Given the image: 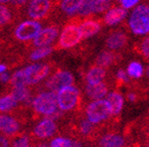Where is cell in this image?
<instances>
[{"mask_svg":"<svg viewBox=\"0 0 149 147\" xmlns=\"http://www.w3.org/2000/svg\"><path fill=\"white\" fill-rule=\"evenodd\" d=\"M31 108L34 115V118L38 116L49 117L57 111V92H42L37 94L32 99Z\"/></svg>","mask_w":149,"mask_h":147,"instance_id":"1","label":"cell"},{"mask_svg":"<svg viewBox=\"0 0 149 147\" xmlns=\"http://www.w3.org/2000/svg\"><path fill=\"white\" fill-rule=\"evenodd\" d=\"M130 28L134 34L145 35L149 33V5L136 7L130 18Z\"/></svg>","mask_w":149,"mask_h":147,"instance_id":"2","label":"cell"},{"mask_svg":"<svg viewBox=\"0 0 149 147\" xmlns=\"http://www.w3.org/2000/svg\"><path fill=\"white\" fill-rule=\"evenodd\" d=\"M80 91L74 85H68L57 92V107L61 111H70L79 105Z\"/></svg>","mask_w":149,"mask_h":147,"instance_id":"3","label":"cell"},{"mask_svg":"<svg viewBox=\"0 0 149 147\" xmlns=\"http://www.w3.org/2000/svg\"><path fill=\"white\" fill-rule=\"evenodd\" d=\"M54 67V63L52 62L32 64L25 67L23 70L26 76L27 85H34L44 80L45 78L52 74Z\"/></svg>","mask_w":149,"mask_h":147,"instance_id":"4","label":"cell"},{"mask_svg":"<svg viewBox=\"0 0 149 147\" xmlns=\"http://www.w3.org/2000/svg\"><path fill=\"white\" fill-rule=\"evenodd\" d=\"M23 122L22 115L0 113V134L6 138H17L21 135Z\"/></svg>","mask_w":149,"mask_h":147,"instance_id":"5","label":"cell"},{"mask_svg":"<svg viewBox=\"0 0 149 147\" xmlns=\"http://www.w3.org/2000/svg\"><path fill=\"white\" fill-rule=\"evenodd\" d=\"M83 39L82 33L79 29V26L76 24H68L61 31L60 37L55 45L54 49H66L74 47Z\"/></svg>","mask_w":149,"mask_h":147,"instance_id":"6","label":"cell"},{"mask_svg":"<svg viewBox=\"0 0 149 147\" xmlns=\"http://www.w3.org/2000/svg\"><path fill=\"white\" fill-rule=\"evenodd\" d=\"M87 120L93 124L104 122L112 115L111 108L107 100H94L88 104L86 108Z\"/></svg>","mask_w":149,"mask_h":147,"instance_id":"7","label":"cell"},{"mask_svg":"<svg viewBox=\"0 0 149 147\" xmlns=\"http://www.w3.org/2000/svg\"><path fill=\"white\" fill-rule=\"evenodd\" d=\"M55 0H31L27 8L28 16L34 21H42L52 14Z\"/></svg>","mask_w":149,"mask_h":147,"instance_id":"8","label":"cell"},{"mask_svg":"<svg viewBox=\"0 0 149 147\" xmlns=\"http://www.w3.org/2000/svg\"><path fill=\"white\" fill-rule=\"evenodd\" d=\"M74 82V78L72 74L65 70L57 69L52 72L49 78L46 80L45 87L52 92H58L60 89L68 85H72Z\"/></svg>","mask_w":149,"mask_h":147,"instance_id":"9","label":"cell"},{"mask_svg":"<svg viewBox=\"0 0 149 147\" xmlns=\"http://www.w3.org/2000/svg\"><path fill=\"white\" fill-rule=\"evenodd\" d=\"M42 30V25L37 21H25L18 25L14 31V37L19 42H30Z\"/></svg>","mask_w":149,"mask_h":147,"instance_id":"10","label":"cell"},{"mask_svg":"<svg viewBox=\"0 0 149 147\" xmlns=\"http://www.w3.org/2000/svg\"><path fill=\"white\" fill-rule=\"evenodd\" d=\"M59 28L58 26H48L45 29L40 30L38 34L33 38L31 42H28V47L34 46V47H42V46H47L54 41L56 37L58 36Z\"/></svg>","mask_w":149,"mask_h":147,"instance_id":"11","label":"cell"},{"mask_svg":"<svg viewBox=\"0 0 149 147\" xmlns=\"http://www.w3.org/2000/svg\"><path fill=\"white\" fill-rule=\"evenodd\" d=\"M57 133V126L55 122L50 118H44L40 120L32 131V136L38 140L50 138Z\"/></svg>","mask_w":149,"mask_h":147,"instance_id":"12","label":"cell"},{"mask_svg":"<svg viewBox=\"0 0 149 147\" xmlns=\"http://www.w3.org/2000/svg\"><path fill=\"white\" fill-rule=\"evenodd\" d=\"M6 93H10L18 103L23 104V108L26 109L32 102V91L28 85H23V87H13L10 90L6 91Z\"/></svg>","mask_w":149,"mask_h":147,"instance_id":"13","label":"cell"},{"mask_svg":"<svg viewBox=\"0 0 149 147\" xmlns=\"http://www.w3.org/2000/svg\"><path fill=\"white\" fill-rule=\"evenodd\" d=\"M18 104L19 103L10 95V93H5L1 95L0 96V113L15 112L17 109L20 108Z\"/></svg>","mask_w":149,"mask_h":147,"instance_id":"14","label":"cell"},{"mask_svg":"<svg viewBox=\"0 0 149 147\" xmlns=\"http://www.w3.org/2000/svg\"><path fill=\"white\" fill-rule=\"evenodd\" d=\"M108 87L104 82L96 84H86V94L92 100H102L107 95Z\"/></svg>","mask_w":149,"mask_h":147,"instance_id":"15","label":"cell"},{"mask_svg":"<svg viewBox=\"0 0 149 147\" xmlns=\"http://www.w3.org/2000/svg\"><path fill=\"white\" fill-rule=\"evenodd\" d=\"M126 9L121 8V7H115V8L110 9L105 16V23L108 26H113L118 24L125 18Z\"/></svg>","mask_w":149,"mask_h":147,"instance_id":"16","label":"cell"},{"mask_svg":"<svg viewBox=\"0 0 149 147\" xmlns=\"http://www.w3.org/2000/svg\"><path fill=\"white\" fill-rule=\"evenodd\" d=\"M127 42V37L123 32H114L112 33L109 37L107 38L106 44L110 49H118L121 48L122 46L125 45V43Z\"/></svg>","mask_w":149,"mask_h":147,"instance_id":"17","label":"cell"},{"mask_svg":"<svg viewBox=\"0 0 149 147\" xmlns=\"http://www.w3.org/2000/svg\"><path fill=\"white\" fill-rule=\"evenodd\" d=\"M100 147H123L124 139L117 134H107L98 142Z\"/></svg>","mask_w":149,"mask_h":147,"instance_id":"18","label":"cell"},{"mask_svg":"<svg viewBox=\"0 0 149 147\" xmlns=\"http://www.w3.org/2000/svg\"><path fill=\"white\" fill-rule=\"evenodd\" d=\"M107 102L109 103L110 108H111V112L113 115H117L120 113L123 107V97L121 96L119 93L117 92H112L108 95L107 97Z\"/></svg>","mask_w":149,"mask_h":147,"instance_id":"19","label":"cell"},{"mask_svg":"<svg viewBox=\"0 0 149 147\" xmlns=\"http://www.w3.org/2000/svg\"><path fill=\"white\" fill-rule=\"evenodd\" d=\"M79 29L81 31L83 38H88V37L95 35L100 30V25L98 22L88 20V21L82 22L81 25L79 26Z\"/></svg>","mask_w":149,"mask_h":147,"instance_id":"20","label":"cell"},{"mask_svg":"<svg viewBox=\"0 0 149 147\" xmlns=\"http://www.w3.org/2000/svg\"><path fill=\"white\" fill-rule=\"evenodd\" d=\"M106 76V70L100 66H93L87 71L86 80L88 84H96L102 82V79Z\"/></svg>","mask_w":149,"mask_h":147,"instance_id":"21","label":"cell"},{"mask_svg":"<svg viewBox=\"0 0 149 147\" xmlns=\"http://www.w3.org/2000/svg\"><path fill=\"white\" fill-rule=\"evenodd\" d=\"M83 0H62L60 6L61 9L65 12L66 14H76L81 7Z\"/></svg>","mask_w":149,"mask_h":147,"instance_id":"22","label":"cell"},{"mask_svg":"<svg viewBox=\"0 0 149 147\" xmlns=\"http://www.w3.org/2000/svg\"><path fill=\"white\" fill-rule=\"evenodd\" d=\"M53 51L54 48L50 45L38 47L31 52V54L29 55V58H28V61H37V60H40V59H44L47 56H49Z\"/></svg>","mask_w":149,"mask_h":147,"instance_id":"23","label":"cell"},{"mask_svg":"<svg viewBox=\"0 0 149 147\" xmlns=\"http://www.w3.org/2000/svg\"><path fill=\"white\" fill-rule=\"evenodd\" d=\"M14 14H13V10L8 8L5 5L0 4V28L2 29L3 26H6L12 24L14 21Z\"/></svg>","mask_w":149,"mask_h":147,"instance_id":"24","label":"cell"},{"mask_svg":"<svg viewBox=\"0 0 149 147\" xmlns=\"http://www.w3.org/2000/svg\"><path fill=\"white\" fill-rule=\"evenodd\" d=\"M115 55L111 52H102L96 58V64L97 66L102 67L105 69L106 67H109L110 65H112V63L114 62Z\"/></svg>","mask_w":149,"mask_h":147,"instance_id":"25","label":"cell"},{"mask_svg":"<svg viewBox=\"0 0 149 147\" xmlns=\"http://www.w3.org/2000/svg\"><path fill=\"white\" fill-rule=\"evenodd\" d=\"M94 132V124H91L88 120H82L78 124V133L83 137H89L93 135Z\"/></svg>","mask_w":149,"mask_h":147,"instance_id":"26","label":"cell"},{"mask_svg":"<svg viewBox=\"0 0 149 147\" xmlns=\"http://www.w3.org/2000/svg\"><path fill=\"white\" fill-rule=\"evenodd\" d=\"M77 142L64 137H56L50 142V147H76Z\"/></svg>","mask_w":149,"mask_h":147,"instance_id":"27","label":"cell"},{"mask_svg":"<svg viewBox=\"0 0 149 147\" xmlns=\"http://www.w3.org/2000/svg\"><path fill=\"white\" fill-rule=\"evenodd\" d=\"M130 77L133 78H140L143 75V67L139 62H132L127 67V72H126Z\"/></svg>","mask_w":149,"mask_h":147,"instance_id":"28","label":"cell"},{"mask_svg":"<svg viewBox=\"0 0 149 147\" xmlns=\"http://www.w3.org/2000/svg\"><path fill=\"white\" fill-rule=\"evenodd\" d=\"M93 14V0H83L81 7L76 14L82 16H86Z\"/></svg>","mask_w":149,"mask_h":147,"instance_id":"29","label":"cell"},{"mask_svg":"<svg viewBox=\"0 0 149 147\" xmlns=\"http://www.w3.org/2000/svg\"><path fill=\"white\" fill-rule=\"evenodd\" d=\"M31 139L27 135H20L15 140L13 147H31Z\"/></svg>","mask_w":149,"mask_h":147,"instance_id":"30","label":"cell"},{"mask_svg":"<svg viewBox=\"0 0 149 147\" xmlns=\"http://www.w3.org/2000/svg\"><path fill=\"white\" fill-rule=\"evenodd\" d=\"M141 53L146 59L149 60V36L146 37L141 43Z\"/></svg>","mask_w":149,"mask_h":147,"instance_id":"31","label":"cell"},{"mask_svg":"<svg viewBox=\"0 0 149 147\" xmlns=\"http://www.w3.org/2000/svg\"><path fill=\"white\" fill-rule=\"evenodd\" d=\"M28 1H29V0H12L13 7H14L15 10L18 12L19 9H21L22 7H23L24 5H25L26 3L28 2Z\"/></svg>","mask_w":149,"mask_h":147,"instance_id":"32","label":"cell"},{"mask_svg":"<svg viewBox=\"0 0 149 147\" xmlns=\"http://www.w3.org/2000/svg\"><path fill=\"white\" fill-rule=\"evenodd\" d=\"M120 2L124 9H127V8L135 6V5L139 2V0H121Z\"/></svg>","mask_w":149,"mask_h":147,"instance_id":"33","label":"cell"},{"mask_svg":"<svg viewBox=\"0 0 149 147\" xmlns=\"http://www.w3.org/2000/svg\"><path fill=\"white\" fill-rule=\"evenodd\" d=\"M117 79L119 81H122V82H126V81H128V75L123 70H119L117 72Z\"/></svg>","mask_w":149,"mask_h":147,"instance_id":"34","label":"cell"},{"mask_svg":"<svg viewBox=\"0 0 149 147\" xmlns=\"http://www.w3.org/2000/svg\"><path fill=\"white\" fill-rule=\"evenodd\" d=\"M0 147H9V141L5 136L0 134Z\"/></svg>","mask_w":149,"mask_h":147,"instance_id":"35","label":"cell"},{"mask_svg":"<svg viewBox=\"0 0 149 147\" xmlns=\"http://www.w3.org/2000/svg\"><path fill=\"white\" fill-rule=\"evenodd\" d=\"M9 78H10V75L6 72H2V73H0V82L2 83H7L9 80Z\"/></svg>","mask_w":149,"mask_h":147,"instance_id":"36","label":"cell"},{"mask_svg":"<svg viewBox=\"0 0 149 147\" xmlns=\"http://www.w3.org/2000/svg\"><path fill=\"white\" fill-rule=\"evenodd\" d=\"M127 98H128V100L132 102H135L136 100H137V96H136L135 94H132V93L127 95Z\"/></svg>","mask_w":149,"mask_h":147,"instance_id":"37","label":"cell"},{"mask_svg":"<svg viewBox=\"0 0 149 147\" xmlns=\"http://www.w3.org/2000/svg\"><path fill=\"white\" fill-rule=\"evenodd\" d=\"M6 69H7V66H6V65H5V64H0V73L4 72Z\"/></svg>","mask_w":149,"mask_h":147,"instance_id":"38","label":"cell"},{"mask_svg":"<svg viewBox=\"0 0 149 147\" xmlns=\"http://www.w3.org/2000/svg\"><path fill=\"white\" fill-rule=\"evenodd\" d=\"M31 147H47V145L44 144V143H36V144L31 145Z\"/></svg>","mask_w":149,"mask_h":147,"instance_id":"39","label":"cell"},{"mask_svg":"<svg viewBox=\"0 0 149 147\" xmlns=\"http://www.w3.org/2000/svg\"><path fill=\"white\" fill-rule=\"evenodd\" d=\"M12 2V0H0V3L1 4H5V3Z\"/></svg>","mask_w":149,"mask_h":147,"instance_id":"40","label":"cell"},{"mask_svg":"<svg viewBox=\"0 0 149 147\" xmlns=\"http://www.w3.org/2000/svg\"><path fill=\"white\" fill-rule=\"evenodd\" d=\"M146 75H147V76H148V77H149V66L147 67V69H146Z\"/></svg>","mask_w":149,"mask_h":147,"instance_id":"41","label":"cell"},{"mask_svg":"<svg viewBox=\"0 0 149 147\" xmlns=\"http://www.w3.org/2000/svg\"><path fill=\"white\" fill-rule=\"evenodd\" d=\"M98 1H102V2H111V0H98Z\"/></svg>","mask_w":149,"mask_h":147,"instance_id":"42","label":"cell"},{"mask_svg":"<svg viewBox=\"0 0 149 147\" xmlns=\"http://www.w3.org/2000/svg\"><path fill=\"white\" fill-rule=\"evenodd\" d=\"M1 30H2V29H1V28H0V32H1Z\"/></svg>","mask_w":149,"mask_h":147,"instance_id":"43","label":"cell"},{"mask_svg":"<svg viewBox=\"0 0 149 147\" xmlns=\"http://www.w3.org/2000/svg\"><path fill=\"white\" fill-rule=\"evenodd\" d=\"M148 136H149V129H148Z\"/></svg>","mask_w":149,"mask_h":147,"instance_id":"44","label":"cell"},{"mask_svg":"<svg viewBox=\"0 0 149 147\" xmlns=\"http://www.w3.org/2000/svg\"><path fill=\"white\" fill-rule=\"evenodd\" d=\"M76 147H79V146H76Z\"/></svg>","mask_w":149,"mask_h":147,"instance_id":"45","label":"cell"},{"mask_svg":"<svg viewBox=\"0 0 149 147\" xmlns=\"http://www.w3.org/2000/svg\"><path fill=\"white\" fill-rule=\"evenodd\" d=\"M119 1H121V0H119Z\"/></svg>","mask_w":149,"mask_h":147,"instance_id":"46","label":"cell"},{"mask_svg":"<svg viewBox=\"0 0 149 147\" xmlns=\"http://www.w3.org/2000/svg\"><path fill=\"white\" fill-rule=\"evenodd\" d=\"M148 147H149V145H148Z\"/></svg>","mask_w":149,"mask_h":147,"instance_id":"47","label":"cell"}]
</instances>
